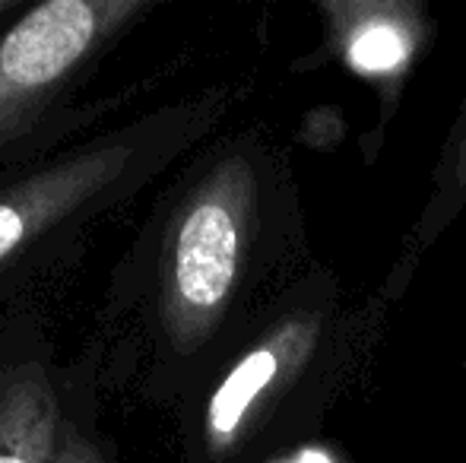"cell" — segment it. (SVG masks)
<instances>
[{
  "label": "cell",
  "mask_w": 466,
  "mask_h": 463,
  "mask_svg": "<svg viewBox=\"0 0 466 463\" xmlns=\"http://www.w3.org/2000/svg\"><path fill=\"white\" fill-rule=\"evenodd\" d=\"M258 178L245 156L222 159L190 194L168 235L162 317L181 349L213 334L232 302L251 238Z\"/></svg>",
  "instance_id": "1"
},
{
  "label": "cell",
  "mask_w": 466,
  "mask_h": 463,
  "mask_svg": "<svg viewBox=\"0 0 466 463\" xmlns=\"http://www.w3.org/2000/svg\"><path fill=\"white\" fill-rule=\"evenodd\" d=\"M137 0H51L0 38V143L16 136L117 25Z\"/></svg>",
  "instance_id": "2"
},
{
  "label": "cell",
  "mask_w": 466,
  "mask_h": 463,
  "mask_svg": "<svg viewBox=\"0 0 466 463\" xmlns=\"http://www.w3.org/2000/svg\"><path fill=\"white\" fill-rule=\"evenodd\" d=\"M320 13L327 19V42L346 67L378 83L384 108L397 102L429 29L422 6L406 0H327Z\"/></svg>",
  "instance_id": "3"
},
{
  "label": "cell",
  "mask_w": 466,
  "mask_h": 463,
  "mask_svg": "<svg viewBox=\"0 0 466 463\" xmlns=\"http://www.w3.org/2000/svg\"><path fill=\"white\" fill-rule=\"evenodd\" d=\"M320 340V315L299 311L270 330L216 388L207 409V441L216 454L228 451L245 426L311 362Z\"/></svg>",
  "instance_id": "4"
},
{
  "label": "cell",
  "mask_w": 466,
  "mask_h": 463,
  "mask_svg": "<svg viewBox=\"0 0 466 463\" xmlns=\"http://www.w3.org/2000/svg\"><path fill=\"white\" fill-rule=\"evenodd\" d=\"M127 159V146H93L0 191V264L105 191Z\"/></svg>",
  "instance_id": "5"
},
{
  "label": "cell",
  "mask_w": 466,
  "mask_h": 463,
  "mask_svg": "<svg viewBox=\"0 0 466 463\" xmlns=\"http://www.w3.org/2000/svg\"><path fill=\"white\" fill-rule=\"evenodd\" d=\"M61 432L55 390L38 371L0 381V463H55Z\"/></svg>",
  "instance_id": "6"
},
{
  "label": "cell",
  "mask_w": 466,
  "mask_h": 463,
  "mask_svg": "<svg viewBox=\"0 0 466 463\" xmlns=\"http://www.w3.org/2000/svg\"><path fill=\"white\" fill-rule=\"evenodd\" d=\"M463 210H466V99L454 117V124H451V134L444 140L441 153H438V166L431 172V191L425 197L422 213H419L410 229L412 254H422L431 241L441 238Z\"/></svg>",
  "instance_id": "7"
},
{
  "label": "cell",
  "mask_w": 466,
  "mask_h": 463,
  "mask_svg": "<svg viewBox=\"0 0 466 463\" xmlns=\"http://www.w3.org/2000/svg\"><path fill=\"white\" fill-rule=\"evenodd\" d=\"M55 463H102L96 458V451L74 432V428L64 426L61 432V445H57V454H55Z\"/></svg>",
  "instance_id": "8"
},
{
  "label": "cell",
  "mask_w": 466,
  "mask_h": 463,
  "mask_svg": "<svg viewBox=\"0 0 466 463\" xmlns=\"http://www.w3.org/2000/svg\"><path fill=\"white\" fill-rule=\"evenodd\" d=\"M10 6H13V4H6V0H0V13H6V10H10Z\"/></svg>",
  "instance_id": "9"
}]
</instances>
